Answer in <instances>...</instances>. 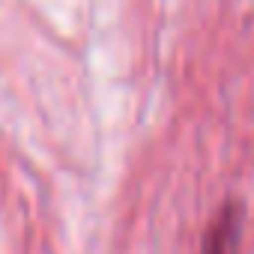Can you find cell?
<instances>
[{"label": "cell", "mask_w": 254, "mask_h": 254, "mask_svg": "<svg viewBox=\"0 0 254 254\" xmlns=\"http://www.w3.org/2000/svg\"><path fill=\"white\" fill-rule=\"evenodd\" d=\"M239 233H242V212L236 203H227L209 233H206V242H203V254H236L239 251Z\"/></svg>", "instance_id": "obj_1"}]
</instances>
